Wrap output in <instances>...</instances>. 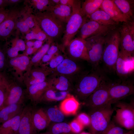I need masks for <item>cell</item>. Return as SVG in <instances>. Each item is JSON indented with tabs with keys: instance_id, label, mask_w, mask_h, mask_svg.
Instances as JSON below:
<instances>
[{
	"instance_id": "obj_34",
	"label": "cell",
	"mask_w": 134,
	"mask_h": 134,
	"mask_svg": "<svg viewBox=\"0 0 134 134\" xmlns=\"http://www.w3.org/2000/svg\"><path fill=\"white\" fill-rule=\"evenodd\" d=\"M26 48L25 44L24 41L19 39L14 46L7 50V54L9 57L11 58H14L17 56L19 51H24Z\"/></svg>"
},
{
	"instance_id": "obj_25",
	"label": "cell",
	"mask_w": 134,
	"mask_h": 134,
	"mask_svg": "<svg viewBox=\"0 0 134 134\" xmlns=\"http://www.w3.org/2000/svg\"><path fill=\"white\" fill-rule=\"evenodd\" d=\"M23 110L19 114L2 124L0 127V134H17Z\"/></svg>"
},
{
	"instance_id": "obj_17",
	"label": "cell",
	"mask_w": 134,
	"mask_h": 134,
	"mask_svg": "<svg viewBox=\"0 0 134 134\" xmlns=\"http://www.w3.org/2000/svg\"><path fill=\"white\" fill-rule=\"evenodd\" d=\"M70 55L79 59L89 61L85 39L80 37L72 39L67 45Z\"/></svg>"
},
{
	"instance_id": "obj_20",
	"label": "cell",
	"mask_w": 134,
	"mask_h": 134,
	"mask_svg": "<svg viewBox=\"0 0 134 134\" xmlns=\"http://www.w3.org/2000/svg\"><path fill=\"white\" fill-rule=\"evenodd\" d=\"M32 121L33 126L36 132L43 130L48 127L51 121L46 112L41 108L36 110L34 109Z\"/></svg>"
},
{
	"instance_id": "obj_38",
	"label": "cell",
	"mask_w": 134,
	"mask_h": 134,
	"mask_svg": "<svg viewBox=\"0 0 134 134\" xmlns=\"http://www.w3.org/2000/svg\"><path fill=\"white\" fill-rule=\"evenodd\" d=\"M64 59V57L61 55L54 56L47 64L49 67L48 68L49 71L52 69H55Z\"/></svg>"
},
{
	"instance_id": "obj_48",
	"label": "cell",
	"mask_w": 134,
	"mask_h": 134,
	"mask_svg": "<svg viewBox=\"0 0 134 134\" xmlns=\"http://www.w3.org/2000/svg\"><path fill=\"white\" fill-rule=\"evenodd\" d=\"M30 28H33L35 25V23L33 21L32 17L29 16L27 17L25 20Z\"/></svg>"
},
{
	"instance_id": "obj_1",
	"label": "cell",
	"mask_w": 134,
	"mask_h": 134,
	"mask_svg": "<svg viewBox=\"0 0 134 134\" xmlns=\"http://www.w3.org/2000/svg\"><path fill=\"white\" fill-rule=\"evenodd\" d=\"M107 80L104 71L99 67L80 78L76 86L78 98L85 100L104 82Z\"/></svg>"
},
{
	"instance_id": "obj_47",
	"label": "cell",
	"mask_w": 134,
	"mask_h": 134,
	"mask_svg": "<svg viewBox=\"0 0 134 134\" xmlns=\"http://www.w3.org/2000/svg\"><path fill=\"white\" fill-rule=\"evenodd\" d=\"M58 49V48L57 46L54 45H52L50 47L46 53L49 55H54L57 53Z\"/></svg>"
},
{
	"instance_id": "obj_6",
	"label": "cell",
	"mask_w": 134,
	"mask_h": 134,
	"mask_svg": "<svg viewBox=\"0 0 134 134\" xmlns=\"http://www.w3.org/2000/svg\"><path fill=\"white\" fill-rule=\"evenodd\" d=\"M105 36L96 35L85 39L89 61L92 64L93 68L98 67L101 61Z\"/></svg>"
},
{
	"instance_id": "obj_39",
	"label": "cell",
	"mask_w": 134,
	"mask_h": 134,
	"mask_svg": "<svg viewBox=\"0 0 134 134\" xmlns=\"http://www.w3.org/2000/svg\"><path fill=\"white\" fill-rule=\"evenodd\" d=\"M72 132L75 134L80 133L83 128L84 126L76 119L72 121L69 124Z\"/></svg>"
},
{
	"instance_id": "obj_8",
	"label": "cell",
	"mask_w": 134,
	"mask_h": 134,
	"mask_svg": "<svg viewBox=\"0 0 134 134\" xmlns=\"http://www.w3.org/2000/svg\"><path fill=\"white\" fill-rule=\"evenodd\" d=\"M118 29L120 39L119 52L128 57H134V27L123 23Z\"/></svg>"
},
{
	"instance_id": "obj_9",
	"label": "cell",
	"mask_w": 134,
	"mask_h": 134,
	"mask_svg": "<svg viewBox=\"0 0 134 134\" xmlns=\"http://www.w3.org/2000/svg\"><path fill=\"white\" fill-rule=\"evenodd\" d=\"M134 93V82L129 80L122 79L121 81L111 83L109 90L108 103H115L119 100Z\"/></svg>"
},
{
	"instance_id": "obj_53",
	"label": "cell",
	"mask_w": 134,
	"mask_h": 134,
	"mask_svg": "<svg viewBox=\"0 0 134 134\" xmlns=\"http://www.w3.org/2000/svg\"><path fill=\"white\" fill-rule=\"evenodd\" d=\"M35 50L34 47L28 48L26 51L27 54V55H31L33 53Z\"/></svg>"
},
{
	"instance_id": "obj_23",
	"label": "cell",
	"mask_w": 134,
	"mask_h": 134,
	"mask_svg": "<svg viewBox=\"0 0 134 134\" xmlns=\"http://www.w3.org/2000/svg\"><path fill=\"white\" fill-rule=\"evenodd\" d=\"M47 11L51 12L63 23L67 22L72 13L70 7L61 4L52 5Z\"/></svg>"
},
{
	"instance_id": "obj_55",
	"label": "cell",
	"mask_w": 134,
	"mask_h": 134,
	"mask_svg": "<svg viewBox=\"0 0 134 134\" xmlns=\"http://www.w3.org/2000/svg\"><path fill=\"white\" fill-rule=\"evenodd\" d=\"M6 1V0H0V8L2 7V6L5 3Z\"/></svg>"
},
{
	"instance_id": "obj_57",
	"label": "cell",
	"mask_w": 134,
	"mask_h": 134,
	"mask_svg": "<svg viewBox=\"0 0 134 134\" xmlns=\"http://www.w3.org/2000/svg\"><path fill=\"white\" fill-rule=\"evenodd\" d=\"M123 134H134L133 130H131L127 133H124Z\"/></svg>"
},
{
	"instance_id": "obj_46",
	"label": "cell",
	"mask_w": 134,
	"mask_h": 134,
	"mask_svg": "<svg viewBox=\"0 0 134 134\" xmlns=\"http://www.w3.org/2000/svg\"><path fill=\"white\" fill-rule=\"evenodd\" d=\"M8 13L3 8H0V24L6 18Z\"/></svg>"
},
{
	"instance_id": "obj_36",
	"label": "cell",
	"mask_w": 134,
	"mask_h": 134,
	"mask_svg": "<svg viewBox=\"0 0 134 134\" xmlns=\"http://www.w3.org/2000/svg\"><path fill=\"white\" fill-rule=\"evenodd\" d=\"M123 129L114 121H110L106 128L99 134H123Z\"/></svg>"
},
{
	"instance_id": "obj_42",
	"label": "cell",
	"mask_w": 134,
	"mask_h": 134,
	"mask_svg": "<svg viewBox=\"0 0 134 134\" xmlns=\"http://www.w3.org/2000/svg\"><path fill=\"white\" fill-rule=\"evenodd\" d=\"M34 31L35 33V39L37 40L43 41L46 38L47 35L41 30L38 26L37 25Z\"/></svg>"
},
{
	"instance_id": "obj_22",
	"label": "cell",
	"mask_w": 134,
	"mask_h": 134,
	"mask_svg": "<svg viewBox=\"0 0 134 134\" xmlns=\"http://www.w3.org/2000/svg\"><path fill=\"white\" fill-rule=\"evenodd\" d=\"M79 105L78 101L75 97L69 94L61 102L59 108L64 115H74L76 113Z\"/></svg>"
},
{
	"instance_id": "obj_18",
	"label": "cell",
	"mask_w": 134,
	"mask_h": 134,
	"mask_svg": "<svg viewBox=\"0 0 134 134\" xmlns=\"http://www.w3.org/2000/svg\"><path fill=\"white\" fill-rule=\"evenodd\" d=\"M33 109L31 106H25L23 111L17 134H35L37 133L33 126L32 121Z\"/></svg>"
},
{
	"instance_id": "obj_40",
	"label": "cell",
	"mask_w": 134,
	"mask_h": 134,
	"mask_svg": "<svg viewBox=\"0 0 134 134\" xmlns=\"http://www.w3.org/2000/svg\"><path fill=\"white\" fill-rule=\"evenodd\" d=\"M8 86L0 87V110L4 106L7 95Z\"/></svg>"
},
{
	"instance_id": "obj_13",
	"label": "cell",
	"mask_w": 134,
	"mask_h": 134,
	"mask_svg": "<svg viewBox=\"0 0 134 134\" xmlns=\"http://www.w3.org/2000/svg\"><path fill=\"white\" fill-rule=\"evenodd\" d=\"M50 71L46 67H32L24 74L23 83L27 88L31 85L40 83L46 80Z\"/></svg>"
},
{
	"instance_id": "obj_58",
	"label": "cell",
	"mask_w": 134,
	"mask_h": 134,
	"mask_svg": "<svg viewBox=\"0 0 134 134\" xmlns=\"http://www.w3.org/2000/svg\"><path fill=\"white\" fill-rule=\"evenodd\" d=\"M35 134H52L50 132L48 131H47L45 132L40 133H36Z\"/></svg>"
},
{
	"instance_id": "obj_60",
	"label": "cell",
	"mask_w": 134,
	"mask_h": 134,
	"mask_svg": "<svg viewBox=\"0 0 134 134\" xmlns=\"http://www.w3.org/2000/svg\"><path fill=\"white\" fill-rule=\"evenodd\" d=\"M19 0H11V1H12V2H17Z\"/></svg>"
},
{
	"instance_id": "obj_30",
	"label": "cell",
	"mask_w": 134,
	"mask_h": 134,
	"mask_svg": "<svg viewBox=\"0 0 134 134\" xmlns=\"http://www.w3.org/2000/svg\"><path fill=\"white\" fill-rule=\"evenodd\" d=\"M68 94L67 91H60L50 87L44 94L41 102L63 100L67 97Z\"/></svg>"
},
{
	"instance_id": "obj_54",
	"label": "cell",
	"mask_w": 134,
	"mask_h": 134,
	"mask_svg": "<svg viewBox=\"0 0 134 134\" xmlns=\"http://www.w3.org/2000/svg\"><path fill=\"white\" fill-rule=\"evenodd\" d=\"M26 45L28 48L32 47L33 46L34 42L31 41H29L27 42Z\"/></svg>"
},
{
	"instance_id": "obj_3",
	"label": "cell",
	"mask_w": 134,
	"mask_h": 134,
	"mask_svg": "<svg viewBox=\"0 0 134 134\" xmlns=\"http://www.w3.org/2000/svg\"><path fill=\"white\" fill-rule=\"evenodd\" d=\"M110 104L90 111V131L91 134H99L107 127L114 111Z\"/></svg>"
},
{
	"instance_id": "obj_15",
	"label": "cell",
	"mask_w": 134,
	"mask_h": 134,
	"mask_svg": "<svg viewBox=\"0 0 134 134\" xmlns=\"http://www.w3.org/2000/svg\"><path fill=\"white\" fill-rule=\"evenodd\" d=\"M134 70V57H127L119 52L115 71L122 79H126Z\"/></svg>"
},
{
	"instance_id": "obj_61",
	"label": "cell",
	"mask_w": 134,
	"mask_h": 134,
	"mask_svg": "<svg viewBox=\"0 0 134 134\" xmlns=\"http://www.w3.org/2000/svg\"><path fill=\"white\" fill-rule=\"evenodd\" d=\"M0 125H1L0 124Z\"/></svg>"
},
{
	"instance_id": "obj_45",
	"label": "cell",
	"mask_w": 134,
	"mask_h": 134,
	"mask_svg": "<svg viewBox=\"0 0 134 134\" xmlns=\"http://www.w3.org/2000/svg\"><path fill=\"white\" fill-rule=\"evenodd\" d=\"M16 25L20 30L22 32L27 33L29 30V28L25 20L17 22Z\"/></svg>"
},
{
	"instance_id": "obj_59",
	"label": "cell",
	"mask_w": 134,
	"mask_h": 134,
	"mask_svg": "<svg viewBox=\"0 0 134 134\" xmlns=\"http://www.w3.org/2000/svg\"><path fill=\"white\" fill-rule=\"evenodd\" d=\"M80 134H91L88 133L83 132L80 133Z\"/></svg>"
},
{
	"instance_id": "obj_16",
	"label": "cell",
	"mask_w": 134,
	"mask_h": 134,
	"mask_svg": "<svg viewBox=\"0 0 134 134\" xmlns=\"http://www.w3.org/2000/svg\"><path fill=\"white\" fill-rule=\"evenodd\" d=\"M26 99L25 90L16 83L11 82L8 86L4 106L15 104H24Z\"/></svg>"
},
{
	"instance_id": "obj_44",
	"label": "cell",
	"mask_w": 134,
	"mask_h": 134,
	"mask_svg": "<svg viewBox=\"0 0 134 134\" xmlns=\"http://www.w3.org/2000/svg\"><path fill=\"white\" fill-rule=\"evenodd\" d=\"M11 82L4 73L0 71V87L8 86Z\"/></svg>"
},
{
	"instance_id": "obj_27",
	"label": "cell",
	"mask_w": 134,
	"mask_h": 134,
	"mask_svg": "<svg viewBox=\"0 0 134 134\" xmlns=\"http://www.w3.org/2000/svg\"><path fill=\"white\" fill-rule=\"evenodd\" d=\"M48 81L51 88L60 91H66L69 89L70 85L67 77L61 74L53 76Z\"/></svg>"
},
{
	"instance_id": "obj_12",
	"label": "cell",
	"mask_w": 134,
	"mask_h": 134,
	"mask_svg": "<svg viewBox=\"0 0 134 134\" xmlns=\"http://www.w3.org/2000/svg\"><path fill=\"white\" fill-rule=\"evenodd\" d=\"M30 59L25 55L11 58L8 62L14 76L20 83H23L24 75L29 69Z\"/></svg>"
},
{
	"instance_id": "obj_19",
	"label": "cell",
	"mask_w": 134,
	"mask_h": 134,
	"mask_svg": "<svg viewBox=\"0 0 134 134\" xmlns=\"http://www.w3.org/2000/svg\"><path fill=\"white\" fill-rule=\"evenodd\" d=\"M100 9L106 12L114 21L118 24L119 22H129L114 3L113 0H103Z\"/></svg>"
},
{
	"instance_id": "obj_21",
	"label": "cell",
	"mask_w": 134,
	"mask_h": 134,
	"mask_svg": "<svg viewBox=\"0 0 134 134\" xmlns=\"http://www.w3.org/2000/svg\"><path fill=\"white\" fill-rule=\"evenodd\" d=\"M24 104H15L4 106L0 110V124L8 120L22 112Z\"/></svg>"
},
{
	"instance_id": "obj_24",
	"label": "cell",
	"mask_w": 134,
	"mask_h": 134,
	"mask_svg": "<svg viewBox=\"0 0 134 134\" xmlns=\"http://www.w3.org/2000/svg\"><path fill=\"white\" fill-rule=\"evenodd\" d=\"M17 15L15 13H8L0 24V39H6L10 34L15 26Z\"/></svg>"
},
{
	"instance_id": "obj_43",
	"label": "cell",
	"mask_w": 134,
	"mask_h": 134,
	"mask_svg": "<svg viewBox=\"0 0 134 134\" xmlns=\"http://www.w3.org/2000/svg\"><path fill=\"white\" fill-rule=\"evenodd\" d=\"M8 65L5 55L4 52L0 49V71L5 69Z\"/></svg>"
},
{
	"instance_id": "obj_51",
	"label": "cell",
	"mask_w": 134,
	"mask_h": 134,
	"mask_svg": "<svg viewBox=\"0 0 134 134\" xmlns=\"http://www.w3.org/2000/svg\"><path fill=\"white\" fill-rule=\"evenodd\" d=\"M35 33L34 31H31L26 34V38L28 40L35 39Z\"/></svg>"
},
{
	"instance_id": "obj_28",
	"label": "cell",
	"mask_w": 134,
	"mask_h": 134,
	"mask_svg": "<svg viewBox=\"0 0 134 134\" xmlns=\"http://www.w3.org/2000/svg\"><path fill=\"white\" fill-rule=\"evenodd\" d=\"M90 20L106 26H117L118 23L114 21L106 12L100 9L88 17Z\"/></svg>"
},
{
	"instance_id": "obj_4",
	"label": "cell",
	"mask_w": 134,
	"mask_h": 134,
	"mask_svg": "<svg viewBox=\"0 0 134 134\" xmlns=\"http://www.w3.org/2000/svg\"><path fill=\"white\" fill-rule=\"evenodd\" d=\"M34 17L36 22L49 37L56 38L62 33L63 23L50 12L47 11L39 12L37 13Z\"/></svg>"
},
{
	"instance_id": "obj_26",
	"label": "cell",
	"mask_w": 134,
	"mask_h": 134,
	"mask_svg": "<svg viewBox=\"0 0 134 134\" xmlns=\"http://www.w3.org/2000/svg\"><path fill=\"white\" fill-rule=\"evenodd\" d=\"M55 69L59 74L65 75L78 72L80 68L74 62L67 58L64 59Z\"/></svg>"
},
{
	"instance_id": "obj_37",
	"label": "cell",
	"mask_w": 134,
	"mask_h": 134,
	"mask_svg": "<svg viewBox=\"0 0 134 134\" xmlns=\"http://www.w3.org/2000/svg\"><path fill=\"white\" fill-rule=\"evenodd\" d=\"M38 10L40 11L47 10L52 5L55 4L52 0H33Z\"/></svg>"
},
{
	"instance_id": "obj_52",
	"label": "cell",
	"mask_w": 134,
	"mask_h": 134,
	"mask_svg": "<svg viewBox=\"0 0 134 134\" xmlns=\"http://www.w3.org/2000/svg\"><path fill=\"white\" fill-rule=\"evenodd\" d=\"M42 43V41L37 40L34 42L33 47L36 50L40 47Z\"/></svg>"
},
{
	"instance_id": "obj_2",
	"label": "cell",
	"mask_w": 134,
	"mask_h": 134,
	"mask_svg": "<svg viewBox=\"0 0 134 134\" xmlns=\"http://www.w3.org/2000/svg\"><path fill=\"white\" fill-rule=\"evenodd\" d=\"M120 35L116 28L105 36V42L101 61L110 71H115L119 53Z\"/></svg>"
},
{
	"instance_id": "obj_31",
	"label": "cell",
	"mask_w": 134,
	"mask_h": 134,
	"mask_svg": "<svg viewBox=\"0 0 134 134\" xmlns=\"http://www.w3.org/2000/svg\"><path fill=\"white\" fill-rule=\"evenodd\" d=\"M47 131L52 134H74L69 124L65 123H57L49 126Z\"/></svg>"
},
{
	"instance_id": "obj_33",
	"label": "cell",
	"mask_w": 134,
	"mask_h": 134,
	"mask_svg": "<svg viewBox=\"0 0 134 134\" xmlns=\"http://www.w3.org/2000/svg\"><path fill=\"white\" fill-rule=\"evenodd\" d=\"M50 47L49 43L45 44L30 59L29 69H30L33 66L37 65L41 61L42 57L45 55Z\"/></svg>"
},
{
	"instance_id": "obj_10",
	"label": "cell",
	"mask_w": 134,
	"mask_h": 134,
	"mask_svg": "<svg viewBox=\"0 0 134 134\" xmlns=\"http://www.w3.org/2000/svg\"><path fill=\"white\" fill-rule=\"evenodd\" d=\"M111 83L107 80L104 82L85 100L86 105L90 109V111L108 103Z\"/></svg>"
},
{
	"instance_id": "obj_49",
	"label": "cell",
	"mask_w": 134,
	"mask_h": 134,
	"mask_svg": "<svg viewBox=\"0 0 134 134\" xmlns=\"http://www.w3.org/2000/svg\"><path fill=\"white\" fill-rule=\"evenodd\" d=\"M74 0H60V4L68 6L71 7L73 5Z\"/></svg>"
},
{
	"instance_id": "obj_11",
	"label": "cell",
	"mask_w": 134,
	"mask_h": 134,
	"mask_svg": "<svg viewBox=\"0 0 134 134\" xmlns=\"http://www.w3.org/2000/svg\"><path fill=\"white\" fill-rule=\"evenodd\" d=\"M117 26H106L92 20L84 23L80 28V37L84 39L96 35L105 36Z\"/></svg>"
},
{
	"instance_id": "obj_29",
	"label": "cell",
	"mask_w": 134,
	"mask_h": 134,
	"mask_svg": "<svg viewBox=\"0 0 134 134\" xmlns=\"http://www.w3.org/2000/svg\"><path fill=\"white\" fill-rule=\"evenodd\" d=\"M103 0H86L81 6L80 12L83 17H88L100 9Z\"/></svg>"
},
{
	"instance_id": "obj_7",
	"label": "cell",
	"mask_w": 134,
	"mask_h": 134,
	"mask_svg": "<svg viewBox=\"0 0 134 134\" xmlns=\"http://www.w3.org/2000/svg\"><path fill=\"white\" fill-rule=\"evenodd\" d=\"M118 108L114 116V121L118 125L128 130L134 128V103L119 102L115 103Z\"/></svg>"
},
{
	"instance_id": "obj_41",
	"label": "cell",
	"mask_w": 134,
	"mask_h": 134,
	"mask_svg": "<svg viewBox=\"0 0 134 134\" xmlns=\"http://www.w3.org/2000/svg\"><path fill=\"white\" fill-rule=\"evenodd\" d=\"M84 126L90 125V117L85 113H82L78 115L76 119Z\"/></svg>"
},
{
	"instance_id": "obj_32",
	"label": "cell",
	"mask_w": 134,
	"mask_h": 134,
	"mask_svg": "<svg viewBox=\"0 0 134 134\" xmlns=\"http://www.w3.org/2000/svg\"><path fill=\"white\" fill-rule=\"evenodd\" d=\"M113 1L129 21H131L133 12L130 1L127 0H114Z\"/></svg>"
},
{
	"instance_id": "obj_14",
	"label": "cell",
	"mask_w": 134,
	"mask_h": 134,
	"mask_svg": "<svg viewBox=\"0 0 134 134\" xmlns=\"http://www.w3.org/2000/svg\"><path fill=\"white\" fill-rule=\"evenodd\" d=\"M51 87L48 81L33 84L27 88L25 90L26 98L32 104L35 105L41 102L42 97L46 91Z\"/></svg>"
},
{
	"instance_id": "obj_50",
	"label": "cell",
	"mask_w": 134,
	"mask_h": 134,
	"mask_svg": "<svg viewBox=\"0 0 134 134\" xmlns=\"http://www.w3.org/2000/svg\"><path fill=\"white\" fill-rule=\"evenodd\" d=\"M54 55H50L46 54L42 57L41 60L44 63L48 62L54 56Z\"/></svg>"
},
{
	"instance_id": "obj_5",
	"label": "cell",
	"mask_w": 134,
	"mask_h": 134,
	"mask_svg": "<svg viewBox=\"0 0 134 134\" xmlns=\"http://www.w3.org/2000/svg\"><path fill=\"white\" fill-rule=\"evenodd\" d=\"M81 1L75 0L71 6L72 13L67 23L65 34L63 37L64 45L67 46L72 40L84 23V17L80 12Z\"/></svg>"
},
{
	"instance_id": "obj_35",
	"label": "cell",
	"mask_w": 134,
	"mask_h": 134,
	"mask_svg": "<svg viewBox=\"0 0 134 134\" xmlns=\"http://www.w3.org/2000/svg\"><path fill=\"white\" fill-rule=\"evenodd\" d=\"M46 112L51 121L59 123L62 122L64 119V114L60 110L55 108H49Z\"/></svg>"
},
{
	"instance_id": "obj_56",
	"label": "cell",
	"mask_w": 134,
	"mask_h": 134,
	"mask_svg": "<svg viewBox=\"0 0 134 134\" xmlns=\"http://www.w3.org/2000/svg\"><path fill=\"white\" fill-rule=\"evenodd\" d=\"M52 1L55 5L60 4V0H53Z\"/></svg>"
}]
</instances>
